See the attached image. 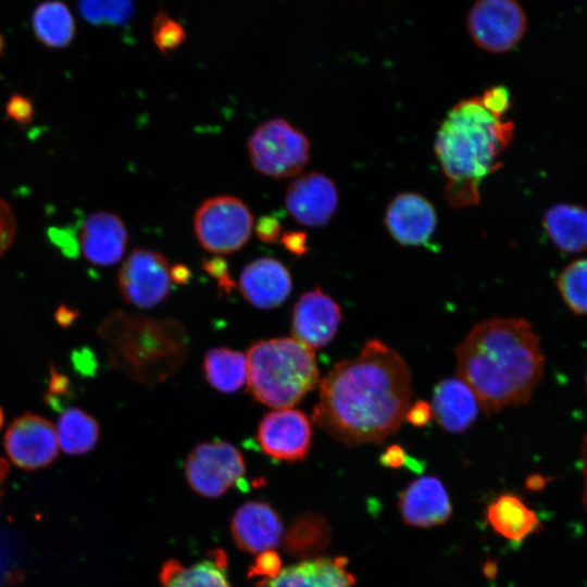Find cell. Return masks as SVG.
Instances as JSON below:
<instances>
[{"mask_svg": "<svg viewBox=\"0 0 587 587\" xmlns=\"http://www.w3.org/2000/svg\"><path fill=\"white\" fill-rule=\"evenodd\" d=\"M542 225L552 242L562 251L578 253L587 250V209L578 204L560 203L545 213Z\"/></svg>", "mask_w": 587, "mask_h": 587, "instance_id": "cell-22", "label": "cell"}, {"mask_svg": "<svg viewBox=\"0 0 587 587\" xmlns=\"http://www.w3.org/2000/svg\"><path fill=\"white\" fill-rule=\"evenodd\" d=\"M454 351L458 376L486 414L527 403L544 375L539 337L521 317L477 323Z\"/></svg>", "mask_w": 587, "mask_h": 587, "instance_id": "cell-2", "label": "cell"}, {"mask_svg": "<svg viewBox=\"0 0 587 587\" xmlns=\"http://www.w3.org/2000/svg\"><path fill=\"white\" fill-rule=\"evenodd\" d=\"M257 440L266 455L278 461L297 462L310 451L311 423L300 410L275 409L260 421Z\"/></svg>", "mask_w": 587, "mask_h": 587, "instance_id": "cell-11", "label": "cell"}, {"mask_svg": "<svg viewBox=\"0 0 587 587\" xmlns=\"http://www.w3.org/2000/svg\"><path fill=\"white\" fill-rule=\"evenodd\" d=\"M437 222L433 203L413 191L396 195L388 203L384 216L388 233L403 247L425 246L435 234Z\"/></svg>", "mask_w": 587, "mask_h": 587, "instance_id": "cell-12", "label": "cell"}, {"mask_svg": "<svg viewBox=\"0 0 587 587\" xmlns=\"http://www.w3.org/2000/svg\"><path fill=\"white\" fill-rule=\"evenodd\" d=\"M466 27L478 48L503 53L522 40L527 18L516 0H476L467 14Z\"/></svg>", "mask_w": 587, "mask_h": 587, "instance_id": "cell-8", "label": "cell"}, {"mask_svg": "<svg viewBox=\"0 0 587 587\" xmlns=\"http://www.w3.org/2000/svg\"><path fill=\"white\" fill-rule=\"evenodd\" d=\"M514 122L488 111L479 96L453 105L436 134L435 154L447 178L445 199L453 208L475 205L480 183L497 171L514 137Z\"/></svg>", "mask_w": 587, "mask_h": 587, "instance_id": "cell-3", "label": "cell"}, {"mask_svg": "<svg viewBox=\"0 0 587 587\" xmlns=\"http://www.w3.org/2000/svg\"><path fill=\"white\" fill-rule=\"evenodd\" d=\"M433 417L430 403L419 400L409 405L404 419L415 427L425 426Z\"/></svg>", "mask_w": 587, "mask_h": 587, "instance_id": "cell-35", "label": "cell"}, {"mask_svg": "<svg viewBox=\"0 0 587 587\" xmlns=\"http://www.w3.org/2000/svg\"><path fill=\"white\" fill-rule=\"evenodd\" d=\"M168 260L160 252L136 248L126 258L117 275V286L124 300L137 308L150 309L170 294Z\"/></svg>", "mask_w": 587, "mask_h": 587, "instance_id": "cell-9", "label": "cell"}, {"mask_svg": "<svg viewBox=\"0 0 587 587\" xmlns=\"http://www.w3.org/2000/svg\"><path fill=\"white\" fill-rule=\"evenodd\" d=\"M232 535L237 546L249 553L272 551L283 536V523L276 511L262 501H248L235 512Z\"/></svg>", "mask_w": 587, "mask_h": 587, "instance_id": "cell-16", "label": "cell"}, {"mask_svg": "<svg viewBox=\"0 0 587 587\" xmlns=\"http://www.w3.org/2000/svg\"><path fill=\"white\" fill-rule=\"evenodd\" d=\"M253 215L243 201L233 196L204 200L196 210L193 229L200 245L212 253H232L250 239Z\"/></svg>", "mask_w": 587, "mask_h": 587, "instance_id": "cell-6", "label": "cell"}, {"mask_svg": "<svg viewBox=\"0 0 587 587\" xmlns=\"http://www.w3.org/2000/svg\"><path fill=\"white\" fill-rule=\"evenodd\" d=\"M345 558H315L279 569L254 587H353Z\"/></svg>", "mask_w": 587, "mask_h": 587, "instance_id": "cell-18", "label": "cell"}, {"mask_svg": "<svg viewBox=\"0 0 587 587\" xmlns=\"http://www.w3.org/2000/svg\"><path fill=\"white\" fill-rule=\"evenodd\" d=\"M54 426L59 447L67 454L87 453L99 440L98 422L79 408H68L63 411Z\"/></svg>", "mask_w": 587, "mask_h": 587, "instance_id": "cell-26", "label": "cell"}, {"mask_svg": "<svg viewBox=\"0 0 587 587\" xmlns=\"http://www.w3.org/2000/svg\"><path fill=\"white\" fill-rule=\"evenodd\" d=\"M32 25L36 38L48 48L67 47L76 30L71 11L59 0L39 3L33 12Z\"/></svg>", "mask_w": 587, "mask_h": 587, "instance_id": "cell-24", "label": "cell"}, {"mask_svg": "<svg viewBox=\"0 0 587 587\" xmlns=\"http://www.w3.org/2000/svg\"><path fill=\"white\" fill-rule=\"evenodd\" d=\"M246 474L241 452L224 440L197 445L185 462V477L190 488L205 498H217L240 483Z\"/></svg>", "mask_w": 587, "mask_h": 587, "instance_id": "cell-7", "label": "cell"}, {"mask_svg": "<svg viewBox=\"0 0 587 587\" xmlns=\"http://www.w3.org/2000/svg\"><path fill=\"white\" fill-rule=\"evenodd\" d=\"M284 247L296 255H303L308 251V236L304 232L290 230L282 235Z\"/></svg>", "mask_w": 587, "mask_h": 587, "instance_id": "cell-36", "label": "cell"}, {"mask_svg": "<svg viewBox=\"0 0 587 587\" xmlns=\"http://www.w3.org/2000/svg\"><path fill=\"white\" fill-rule=\"evenodd\" d=\"M479 99L488 111L500 117L504 116L511 105L509 90L502 85L486 89Z\"/></svg>", "mask_w": 587, "mask_h": 587, "instance_id": "cell-31", "label": "cell"}, {"mask_svg": "<svg viewBox=\"0 0 587 587\" xmlns=\"http://www.w3.org/2000/svg\"><path fill=\"white\" fill-rule=\"evenodd\" d=\"M253 168L271 178L299 175L310 161V141L285 118L268 120L259 125L247 142Z\"/></svg>", "mask_w": 587, "mask_h": 587, "instance_id": "cell-5", "label": "cell"}, {"mask_svg": "<svg viewBox=\"0 0 587 587\" xmlns=\"http://www.w3.org/2000/svg\"><path fill=\"white\" fill-rule=\"evenodd\" d=\"M128 233L124 222L114 213L99 211L89 214L82 223L78 250L91 264L110 266L125 253Z\"/></svg>", "mask_w": 587, "mask_h": 587, "instance_id": "cell-15", "label": "cell"}, {"mask_svg": "<svg viewBox=\"0 0 587 587\" xmlns=\"http://www.w3.org/2000/svg\"><path fill=\"white\" fill-rule=\"evenodd\" d=\"M3 424H4V412L2 408L0 407V429L2 428Z\"/></svg>", "mask_w": 587, "mask_h": 587, "instance_id": "cell-43", "label": "cell"}, {"mask_svg": "<svg viewBox=\"0 0 587 587\" xmlns=\"http://www.w3.org/2000/svg\"><path fill=\"white\" fill-rule=\"evenodd\" d=\"M586 384H587V376H586Z\"/></svg>", "mask_w": 587, "mask_h": 587, "instance_id": "cell-44", "label": "cell"}, {"mask_svg": "<svg viewBox=\"0 0 587 587\" xmlns=\"http://www.w3.org/2000/svg\"><path fill=\"white\" fill-rule=\"evenodd\" d=\"M201 266L217 280L220 289L228 294L234 288L235 283L229 275L227 261L223 257L204 259Z\"/></svg>", "mask_w": 587, "mask_h": 587, "instance_id": "cell-33", "label": "cell"}, {"mask_svg": "<svg viewBox=\"0 0 587 587\" xmlns=\"http://www.w3.org/2000/svg\"><path fill=\"white\" fill-rule=\"evenodd\" d=\"M487 520L499 535L514 542H521L539 527L536 513L520 497L510 492L498 496L489 503Z\"/></svg>", "mask_w": 587, "mask_h": 587, "instance_id": "cell-23", "label": "cell"}, {"mask_svg": "<svg viewBox=\"0 0 587 587\" xmlns=\"http://www.w3.org/2000/svg\"><path fill=\"white\" fill-rule=\"evenodd\" d=\"M160 583L161 587H232L226 554L217 549L189 565L170 560L161 570Z\"/></svg>", "mask_w": 587, "mask_h": 587, "instance_id": "cell-21", "label": "cell"}, {"mask_svg": "<svg viewBox=\"0 0 587 587\" xmlns=\"http://www.w3.org/2000/svg\"><path fill=\"white\" fill-rule=\"evenodd\" d=\"M399 510L407 524L430 527L445 523L452 507L441 480L435 476H422L400 494Z\"/></svg>", "mask_w": 587, "mask_h": 587, "instance_id": "cell-19", "label": "cell"}, {"mask_svg": "<svg viewBox=\"0 0 587 587\" xmlns=\"http://www.w3.org/2000/svg\"><path fill=\"white\" fill-rule=\"evenodd\" d=\"M16 235V218L7 200L0 197V255L12 245Z\"/></svg>", "mask_w": 587, "mask_h": 587, "instance_id": "cell-30", "label": "cell"}, {"mask_svg": "<svg viewBox=\"0 0 587 587\" xmlns=\"http://www.w3.org/2000/svg\"><path fill=\"white\" fill-rule=\"evenodd\" d=\"M557 287L567 308L577 315L587 314V259L565 266L557 278Z\"/></svg>", "mask_w": 587, "mask_h": 587, "instance_id": "cell-27", "label": "cell"}, {"mask_svg": "<svg viewBox=\"0 0 587 587\" xmlns=\"http://www.w3.org/2000/svg\"><path fill=\"white\" fill-rule=\"evenodd\" d=\"M3 447L13 464L27 471L51 464L60 448L55 426L46 417L30 412L12 421L4 434Z\"/></svg>", "mask_w": 587, "mask_h": 587, "instance_id": "cell-10", "label": "cell"}, {"mask_svg": "<svg viewBox=\"0 0 587 587\" xmlns=\"http://www.w3.org/2000/svg\"><path fill=\"white\" fill-rule=\"evenodd\" d=\"M341 309L323 289L316 287L301 295L291 313L294 338L310 348L328 345L341 322Z\"/></svg>", "mask_w": 587, "mask_h": 587, "instance_id": "cell-14", "label": "cell"}, {"mask_svg": "<svg viewBox=\"0 0 587 587\" xmlns=\"http://www.w3.org/2000/svg\"><path fill=\"white\" fill-rule=\"evenodd\" d=\"M203 373L214 389L224 394L235 392L247 383V355L225 347L212 348L204 355Z\"/></svg>", "mask_w": 587, "mask_h": 587, "instance_id": "cell-25", "label": "cell"}, {"mask_svg": "<svg viewBox=\"0 0 587 587\" xmlns=\"http://www.w3.org/2000/svg\"><path fill=\"white\" fill-rule=\"evenodd\" d=\"M411 395L405 361L373 338L324 376L312 421L346 445L379 444L402 424Z\"/></svg>", "mask_w": 587, "mask_h": 587, "instance_id": "cell-1", "label": "cell"}, {"mask_svg": "<svg viewBox=\"0 0 587 587\" xmlns=\"http://www.w3.org/2000/svg\"><path fill=\"white\" fill-rule=\"evenodd\" d=\"M292 280L285 265L274 258H259L247 264L239 276L242 297L258 309L280 305L290 295Z\"/></svg>", "mask_w": 587, "mask_h": 587, "instance_id": "cell-17", "label": "cell"}, {"mask_svg": "<svg viewBox=\"0 0 587 587\" xmlns=\"http://www.w3.org/2000/svg\"><path fill=\"white\" fill-rule=\"evenodd\" d=\"M170 277L175 284H185L190 279V270L185 264L177 263L170 267Z\"/></svg>", "mask_w": 587, "mask_h": 587, "instance_id": "cell-39", "label": "cell"}, {"mask_svg": "<svg viewBox=\"0 0 587 587\" xmlns=\"http://www.w3.org/2000/svg\"><path fill=\"white\" fill-rule=\"evenodd\" d=\"M82 15L89 22L115 21L121 16L122 0H78Z\"/></svg>", "mask_w": 587, "mask_h": 587, "instance_id": "cell-29", "label": "cell"}, {"mask_svg": "<svg viewBox=\"0 0 587 587\" xmlns=\"http://www.w3.org/2000/svg\"><path fill=\"white\" fill-rule=\"evenodd\" d=\"M7 116L20 125H26L34 117V104L29 98L21 93L12 95L5 104Z\"/></svg>", "mask_w": 587, "mask_h": 587, "instance_id": "cell-32", "label": "cell"}, {"mask_svg": "<svg viewBox=\"0 0 587 587\" xmlns=\"http://www.w3.org/2000/svg\"><path fill=\"white\" fill-rule=\"evenodd\" d=\"M285 205L298 223L321 227L332 220L337 210L338 191L328 176L310 172L288 185Z\"/></svg>", "mask_w": 587, "mask_h": 587, "instance_id": "cell-13", "label": "cell"}, {"mask_svg": "<svg viewBox=\"0 0 587 587\" xmlns=\"http://www.w3.org/2000/svg\"><path fill=\"white\" fill-rule=\"evenodd\" d=\"M4 47H5L4 37H3V35L0 33V57H2V54H3Z\"/></svg>", "mask_w": 587, "mask_h": 587, "instance_id": "cell-42", "label": "cell"}, {"mask_svg": "<svg viewBox=\"0 0 587 587\" xmlns=\"http://www.w3.org/2000/svg\"><path fill=\"white\" fill-rule=\"evenodd\" d=\"M254 229L258 238L265 243L276 242L280 238L282 226L274 216H262L257 222Z\"/></svg>", "mask_w": 587, "mask_h": 587, "instance_id": "cell-34", "label": "cell"}, {"mask_svg": "<svg viewBox=\"0 0 587 587\" xmlns=\"http://www.w3.org/2000/svg\"><path fill=\"white\" fill-rule=\"evenodd\" d=\"M246 355L248 389L254 400L270 408H292L319 382L313 349L295 338L259 340Z\"/></svg>", "mask_w": 587, "mask_h": 587, "instance_id": "cell-4", "label": "cell"}, {"mask_svg": "<svg viewBox=\"0 0 587 587\" xmlns=\"http://www.w3.org/2000/svg\"><path fill=\"white\" fill-rule=\"evenodd\" d=\"M9 462L7 459L0 457V500L4 494V486L9 474Z\"/></svg>", "mask_w": 587, "mask_h": 587, "instance_id": "cell-41", "label": "cell"}, {"mask_svg": "<svg viewBox=\"0 0 587 587\" xmlns=\"http://www.w3.org/2000/svg\"><path fill=\"white\" fill-rule=\"evenodd\" d=\"M382 465L391 469H399L407 463L408 454L404 448L398 444L388 446L380 454Z\"/></svg>", "mask_w": 587, "mask_h": 587, "instance_id": "cell-37", "label": "cell"}, {"mask_svg": "<svg viewBox=\"0 0 587 587\" xmlns=\"http://www.w3.org/2000/svg\"><path fill=\"white\" fill-rule=\"evenodd\" d=\"M151 29L153 43L165 55L180 47L187 38L184 26L163 10L155 14Z\"/></svg>", "mask_w": 587, "mask_h": 587, "instance_id": "cell-28", "label": "cell"}, {"mask_svg": "<svg viewBox=\"0 0 587 587\" xmlns=\"http://www.w3.org/2000/svg\"><path fill=\"white\" fill-rule=\"evenodd\" d=\"M77 316V311L65 305H61L55 312V321L63 327L71 325Z\"/></svg>", "mask_w": 587, "mask_h": 587, "instance_id": "cell-40", "label": "cell"}, {"mask_svg": "<svg viewBox=\"0 0 587 587\" xmlns=\"http://www.w3.org/2000/svg\"><path fill=\"white\" fill-rule=\"evenodd\" d=\"M430 407L438 425L451 434L467 430L480 408L474 391L460 377L440 380L434 388Z\"/></svg>", "mask_w": 587, "mask_h": 587, "instance_id": "cell-20", "label": "cell"}, {"mask_svg": "<svg viewBox=\"0 0 587 587\" xmlns=\"http://www.w3.org/2000/svg\"><path fill=\"white\" fill-rule=\"evenodd\" d=\"M51 376L49 382V394L48 397L51 398V402L54 399H59L64 395L68 394L70 390V380L68 378L59 373L55 369H51Z\"/></svg>", "mask_w": 587, "mask_h": 587, "instance_id": "cell-38", "label": "cell"}]
</instances>
